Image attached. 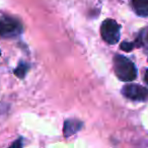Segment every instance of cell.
Masks as SVG:
<instances>
[{
    "mask_svg": "<svg viewBox=\"0 0 148 148\" xmlns=\"http://www.w3.org/2000/svg\"><path fill=\"white\" fill-rule=\"evenodd\" d=\"M114 70L118 78L125 82L133 81L137 77V69L134 63L122 55L114 57Z\"/></svg>",
    "mask_w": 148,
    "mask_h": 148,
    "instance_id": "cell-1",
    "label": "cell"
},
{
    "mask_svg": "<svg viewBox=\"0 0 148 148\" xmlns=\"http://www.w3.org/2000/svg\"><path fill=\"white\" fill-rule=\"evenodd\" d=\"M120 31L121 27L114 19H106L101 27V38L106 43L110 45L118 43L120 40Z\"/></svg>",
    "mask_w": 148,
    "mask_h": 148,
    "instance_id": "cell-2",
    "label": "cell"
},
{
    "mask_svg": "<svg viewBox=\"0 0 148 148\" xmlns=\"http://www.w3.org/2000/svg\"><path fill=\"white\" fill-rule=\"evenodd\" d=\"M23 25L17 19L4 16L0 18V37L14 38L23 33Z\"/></svg>",
    "mask_w": 148,
    "mask_h": 148,
    "instance_id": "cell-3",
    "label": "cell"
},
{
    "mask_svg": "<svg viewBox=\"0 0 148 148\" xmlns=\"http://www.w3.org/2000/svg\"><path fill=\"white\" fill-rule=\"evenodd\" d=\"M122 93L124 97L132 101H144L148 99V89L141 85L128 84L122 88Z\"/></svg>",
    "mask_w": 148,
    "mask_h": 148,
    "instance_id": "cell-4",
    "label": "cell"
},
{
    "mask_svg": "<svg viewBox=\"0 0 148 148\" xmlns=\"http://www.w3.org/2000/svg\"><path fill=\"white\" fill-rule=\"evenodd\" d=\"M81 128H82V123L81 122L74 119L66 120L65 123H64V128H63L64 136L65 137H69V136L73 135L74 133L78 132Z\"/></svg>",
    "mask_w": 148,
    "mask_h": 148,
    "instance_id": "cell-5",
    "label": "cell"
},
{
    "mask_svg": "<svg viewBox=\"0 0 148 148\" xmlns=\"http://www.w3.org/2000/svg\"><path fill=\"white\" fill-rule=\"evenodd\" d=\"M132 6L140 16L145 17L148 15V0H132Z\"/></svg>",
    "mask_w": 148,
    "mask_h": 148,
    "instance_id": "cell-6",
    "label": "cell"
},
{
    "mask_svg": "<svg viewBox=\"0 0 148 148\" xmlns=\"http://www.w3.org/2000/svg\"><path fill=\"white\" fill-rule=\"evenodd\" d=\"M27 69H29V67H27V64L25 63H19L18 67L14 70V74L17 77H19V78H23L25 75V73H27Z\"/></svg>",
    "mask_w": 148,
    "mask_h": 148,
    "instance_id": "cell-7",
    "label": "cell"
},
{
    "mask_svg": "<svg viewBox=\"0 0 148 148\" xmlns=\"http://www.w3.org/2000/svg\"><path fill=\"white\" fill-rule=\"evenodd\" d=\"M141 37H142V47L145 48L146 52L148 53V27L141 31Z\"/></svg>",
    "mask_w": 148,
    "mask_h": 148,
    "instance_id": "cell-8",
    "label": "cell"
},
{
    "mask_svg": "<svg viewBox=\"0 0 148 148\" xmlns=\"http://www.w3.org/2000/svg\"><path fill=\"white\" fill-rule=\"evenodd\" d=\"M11 146H12V147H14V146H18V147H21V140H17V141H15V143H13Z\"/></svg>",
    "mask_w": 148,
    "mask_h": 148,
    "instance_id": "cell-9",
    "label": "cell"
},
{
    "mask_svg": "<svg viewBox=\"0 0 148 148\" xmlns=\"http://www.w3.org/2000/svg\"><path fill=\"white\" fill-rule=\"evenodd\" d=\"M145 81H146V83L148 84V69L146 70V73H145Z\"/></svg>",
    "mask_w": 148,
    "mask_h": 148,
    "instance_id": "cell-10",
    "label": "cell"
},
{
    "mask_svg": "<svg viewBox=\"0 0 148 148\" xmlns=\"http://www.w3.org/2000/svg\"><path fill=\"white\" fill-rule=\"evenodd\" d=\"M0 54H1V52H0Z\"/></svg>",
    "mask_w": 148,
    "mask_h": 148,
    "instance_id": "cell-11",
    "label": "cell"
}]
</instances>
